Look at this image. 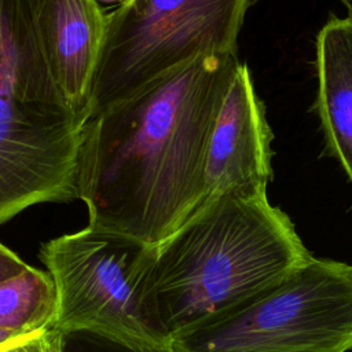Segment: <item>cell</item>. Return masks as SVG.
<instances>
[{
	"mask_svg": "<svg viewBox=\"0 0 352 352\" xmlns=\"http://www.w3.org/2000/svg\"><path fill=\"white\" fill-rule=\"evenodd\" d=\"M312 256L267 191L209 197L155 246L146 304L165 345L272 286Z\"/></svg>",
	"mask_w": 352,
	"mask_h": 352,
	"instance_id": "obj_2",
	"label": "cell"
},
{
	"mask_svg": "<svg viewBox=\"0 0 352 352\" xmlns=\"http://www.w3.org/2000/svg\"><path fill=\"white\" fill-rule=\"evenodd\" d=\"M154 249L88 226L45 242L38 257L56 290L50 326L63 336L88 333L131 345L168 346L146 304Z\"/></svg>",
	"mask_w": 352,
	"mask_h": 352,
	"instance_id": "obj_6",
	"label": "cell"
},
{
	"mask_svg": "<svg viewBox=\"0 0 352 352\" xmlns=\"http://www.w3.org/2000/svg\"><path fill=\"white\" fill-rule=\"evenodd\" d=\"M65 352H172L169 346L131 345L88 333L65 336Z\"/></svg>",
	"mask_w": 352,
	"mask_h": 352,
	"instance_id": "obj_11",
	"label": "cell"
},
{
	"mask_svg": "<svg viewBox=\"0 0 352 352\" xmlns=\"http://www.w3.org/2000/svg\"><path fill=\"white\" fill-rule=\"evenodd\" d=\"M271 136L264 106L256 94L250 72L246 65L238 63L208 143L206 197L227 190L267 191L272 176Z\"/></svg>",
	"mask_w": 352,
	"mask_h": 352,
	"instance_id": "obj_7",
	"label": "cell"
},
{
	"mask_svg": "<svg viewBox=\"0 0 352 352\" xmlns=\"http://www.w3.org/2000/svg\"><path fill=\"white\" fill-rule=\"evenodd\" d=\"M56 314V290L51 275L29 265L0 283V329L32 333L48 327Z\"/></svg>",
	"mask_w": 352,
	"mask_h": 352,
	"instance_id": "obj_10",
	"label": "cell"
},
{
	"mask_svg": "<svg viewBox=\"0 0 352 352\" xmlns=\"http://www.w3.org/2000/svg\"><path fill=\"white\" fill-rule=\"evenodd\" d=\"M238 63L236 52L199 56L88 120L77 160L88 227L157 246L202 206L208 143Z\"/></svg>",
	"mask_w": 352,
	"mask_h": 352,
	"instance_id": "obj_1",
	"label": "cell"
},
{
	"mask_svg": "<svg viewBox=\"0 0 352 352\" xmlns=\"http://www.w3.org/2000/svg\"><path fill=\"white\" fill-rule=\"evenodd\" d=\"M38 0H0V226L40 204L78 199L87 124L44 54Z\"/></svg>",
	"mask_w": 352,
	"mask_h": 352,
	"instance_id": "obj_3",
	"label": "cell"
},
{
	"mask_svg": "<svg viewBox=\"0 0 352 352\" xmlns=\"http://www.w3.org/2000/svg\"><path fill=\"white\" fill-rule=\"evenodd\" d=\"M28 268L29 264L26 261H23L15 252L0 242V283L23 272Z\"/></svg>",
	"mask_w": 352,
	"mask_h": 352,
	"instance_id": "obj_13",
	"label": "cell"
},
{
	"mask_svg": "<svg viewBox=\"0 0 352 352\" xmlns=\"http://www.w3.org/2000/svg\"><path fill=\"white\" fill-rule=\"evenodd\" d=\"M22 342H23V341H22ZM6 349H7V348H6ZM0 351H4V349H0Z\"/></svg>",
	"mask_w": 352,
	"mask_h": 352,
	"instance_id": "obj_16",
	"label": "cell"
},
{
	"mask_svg": "<svg viewBox=\"0 0 352 352\" xmlns=\"http://www.w3.org/2000/svg\"><path fill=\"white\" fill-rule=\"evenodd\" d=\"M0 352H65V336L48 326L29 340Z\"/></svg>",
	"mask_w": 352,
	"mask_h": 352,
	"instance_id": "obj_12",
	"label": "cell"
},
{
	"mask_svg": "<svg viewBox=\"0 0 352 352\" xmlns=\"http://www.w3.org/2000/svg\"><path fill=\"white\" fill-rule=\"evenodd\" d=\"M37 21L44 54L62 94L88 122L107 12L99 0H38Z\"/></svg>",
	"mask_w": 352,
	"mask_h": 352,
	"instance_id": "obj_8",
	"label": "cell"
},
{
	"mask_svg": "<svg viewBox=\"0 0 352 352\" xmlns=\"http://www.w3.org/2000/svg\"><path fill=\"white\" fill-rule=\"evenodd\" d=\"M342 1V4L346 7V10H348V16H351L352 18V0H341Z\"/></svg>",
	"mask_w": 352,
	"mask_h": 352,
	"instance_id": "obj_15",
	"label": "cell"
},
{
	"mask_svg": "<svg viewBox=\"0 0 352 352\" xmlns=\"http://www.w3.org/2000/svg\"><path fill=\"white\" fill-rule=\"evenodd\" d=\"M252 0H122L107 12L89 118L188 62L236 52Z\"/></svg>",
	"mask_w": 352,
	"mask_h": 352,
	"instance_id": "obj_5",
	"label": "cell"
},
{
	"mask_svg": "<svg viewBox=\"0 0 352 352\" xmlns=\"http://www.w3.org/2000/svg\"><path fill=\"white\" fill-rule=\"evenodd\" d=\"M316 110L330 154L352 183V18L329 19L316 37Z\"/></svg>",
	"mask_w": 352,
	"mask_h": 352,
	"instance_id": "obj_9",
	"label": "cell"
},
{
	"mask_svg": "<svg viewBox=\"0 0 352 352\" xmlns=\"http://www.w3.org/2000/svg\"><path fill=\"white\" fill-rule=\"evenodd\" d=\"M41 330L32 331V333H16V331H11V330L0 329V349H6V348L16 345L22 341H26V340H29L30 337H33L34 334H37Z\"/></svg>",
	"mask_w": 352,
	"mask_h": 352,
	"instance_id": "obj_14",
	"label": "cell"
},
{
	"mask_svg": "<svg viewBox=\"0 0 352 352\" xmlns=\"http://www.w3.org/2000/svg\"><path fill=\"white\" fill-rule=\"evenodd\" d=\"M121 1H122V0H121Z\"/></svg>",
	"mask_w": 352,
	"mask_h": 352,
	"instance_id": "obj_17",
	"label": "cell"
},
{
	"mask_svg": "<svg viewBox=\"0 0 352 352\" xmlns=\"http://www.w3.org/2000/svg\"><path fill=\"white\" fill-rule=\"evenodd\" d=\"M172 352L352 351V265L314 258L169 341Z\"/></svg>",
	"mask_w": 352,
	"mask_h": 352,
	"instance_id": "obj_4",
	"label": "cell"
}]
</instances>
